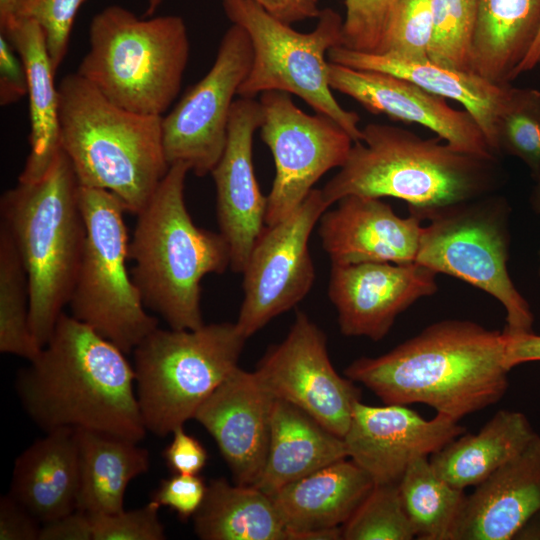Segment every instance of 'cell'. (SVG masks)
Returning <instances> with one entry per match:
<instances>
[{"label":"cell","mask_w":540,"mask_h":540,"mask_svg":"<svg viewBox=\"0 0 540 540\" xmlns=\"http://www.w3.org/2000/svg\"><path fill=\"white\" fill-rule=\"evenodd\" d=\"M16 390L45 432L87 429L135 442L147 432L125 353L64 312L46 345L19 370Z\"/></svg>","instance_id":"obj_1"},{"label":"cell","mask_w":540,"mask_h":540,"mask_svg":"<svg viewBox=\"0 0 540 540\" xmlns=\"http://www.w3.org/2000/svg\"><path fill=\"white\" fill-rule=\"evenodd\" d=\"M505 349L503 331L446 319L381 356L354 360L344 374L385 404H426L460 420L505 395Z\"/></svg>","instance_id":"obj_2"},{"label":"cell","mask_w":540,"mask_h":540,"mask_svg":"<svg viewBox=\"0 0 540 540\" xmlns=\"http://www.w3.org/2000/svg\"><path fill=\"white\" fill-rule=\"evenodd\" d=\"M443 141L369 123L322 194L330 206L348 195L401 199L410 214L422 220L443 208L490 195L498 180L497 160L460 152Z\"/></svg>","instance_id":"obj_3"},{"label":"cell","mask_w":540,"mask_h":540,"mask_svg":"<svg viewBox=\"0 0 540 540\" xmlns=\"http://www.w3.org/2000/svg\"><path fill=\"white\" fill-rule=\"evenodd\" d=\"M57 87L60 147L79 185L113 193L137 215L170 168L163 116L120 108L77 72L65 75Z\"/></svg>","instance_id":"obj_4"},{"label":"cell","mask_w":540,"mask_h":540,"mask_svg":"<svg viewBox=\"0 0 540 540\" xmlns=\"http://www.w3.org/2000/svg\"><path fill=\"white\" fill-rule=\"evenodd\" d=\"M80 185L61 149L45 174L18 184L0 199L1 223L11 233L26 269L29 324L39 348L46 345L68 305L86 242Z\"/></svg>","instance_id":"obj_5"},{"label":"cell","mask_w":540,"mask_h":540,"mask_svg":"<svg viewBox=\"0 0 540 540\" xmlns=\"http://www.w3.org/2000/svg\"><path fill=\"white\" fill-rule=\"evenodd\" d=\"M185 163L172 164L137 221L129 242L132 279L145 307L172 329L204 325L201 280L230 267V249L220 232L195 225L185 204Z\"/></svg>","instance_id":"obj_6"},{"label":"cell","mask_w":540,"mask_h":540,"mask_svg":"<svg viewBox=\"0 0 540 540\" xmlns=\"http://www.w3.org/2000/svg\"><path fill=\"white\" fill-rule=\"evenodd\" d=\"M190 55L182 17L139 18L120 5L94 15L77 73L125 110L164 116L177 98Z\"/></svg>","instance_id":"obj_7"},{"label":"cell","mask_w":540,"mask_h":540,"mask_svg":"<svg viewBox=\"0 0 540 540\" xmlns=\"http://www.w3.org/2000/svg\"><path fill=\"white\" fill-rule=\"evenodd\" d=\"M246 337L236 323L160 329L132 351L136 395L147 431L164 437L193 419L238 366Z\"/></svg>","instance_id":"obj_8"},{"label":"cell","mask_w":540,"mask_h":540,"mask_svg":"<svg viewBox=\"0 0 540 540\" xmlns=\"http://www.w3.org/2000/svg\"><path fill=\"white\" fill-rule=\"evenodd\" d=\"M222 7L231 23L246 31L252 46L251 67L239 97L255 98L267 91L294 94L338 123L353 142L361 140L359 115L345 110L329 85L327 55L343 43V18L338 12L321 9L315 28L302 33L252 0H222Z\"/></svg>","instance_id":"obj_9"},{"label":"cell","mask_w":540,"mask_h":540,"mask_svg":"<svg viewBox=\"0 0 540 540\" xmlns=\"http://www.w3.org/2000/svg\"><path fill=\"white\" fill-rule=\"evenodd\" d=\"M79 201L86 242L68 303L71 315L128 354L158 327V320L147 312L127 268V211L103 189L80 186Z\"/></svg>","instance_id":"obj_10"},{"label":"cell","mask_w":540,"mask_h":540,"mask_svg":"<svg viewBox=\"0 0 540 540\" xmlns=\"http://www.w3.org/2000/svg\"><path fill=\"white\" fill-rule=\"evenodd\" d=\"M510 207L486 195L443 208L423 226L415 262L483 290L506 311L509 335L531 333L534 316L507 268Z\"/></svg>","instance_id":"obj_11"},{"label":"cell","mask_w":540,"mask_h":540,"mask_svg":"<svg viewBox=\"0 0 540 540\" xmlns=\"http://www.w3.org/2000/svg\"><path fill=\"white\" fill-rule=\"evenodd\" d=\"M259 102L260 137L275 163L265 215V224L272 226L289 216L326 172L344 165L354 142L330 117L302 111L289 93L267 91Z\"/></svg>","instance_id":"obj_12"},{"label":"cell","mask_w":540,"mask_h":540,"mask_svg":"<svg viewBox=\"0 0 540 540\" xmlns=\"http://www.w3.org/2000/svg\"><path fill=\"white\" fill-rule=\"evenodd\" d=\"M252 54L248 34L232 24L221 38L210 70L162 117L163 147L170 166L182 162L196 176L211 173L224 152L234 97L249 73Z\"/></svg>","instance_id":"obj_13"},{"label":"cell","mask_w":540,"mask_h":540,"mask_svg":"<svg viewBox=\"0 0 540 540\" xmlns=\"http://www.w3.org/2000/svg\"><path fill=\"white\" fill-rule=\"evenodd\" d=\"M329 203L312 189L286 218L265 226L243 270L244 297L236 325L249 338L309 293L315 270L310 235Z\"/></svg>","instance_id":"obj_14"},{"label":"cell","mask_w":540,"mask_h":540,"mask_svg":"<svg viewBox=\"0 0 540 540\" xmlns=\"http://www.w3.org/2000/svg\"><path fill=\"white\" fill-rule=\"evenodd\" d=\"M255 373L275 399L299 407L342 438L354 405L361 401L355 382L334 369L326 335L301 311L285 339L266 352Z\"/></svg>","instance_id":"obj_15"},{"label":"cell","mask_w":540,"mask_h":540,"mask_svg":"<svg viewBox=\"0 0 540 540\" xmlns=\"http://www.w3.org/2000/svg\"><path fill=\"white\" fill-rule=\"evenodd\" d=\"M458 421L440 413L426 420L406 405L358 401L343 436L347 457L374 484H398L413 460L431 456L466 432Z\"/></svg>","instance_id":"obj_16"},{"label":"cell","mask_w":540,"mask_h":540,"mask_svg":"<svg viewBox=\"0 0 540 540\" xmlns=\"http://www.w3.org/2000/svg\"><path fill=\"white\" fill-rule=\"evenodd\" d=\"M436 276L417 262L332 264L328 296L341 333L381 340L399 314L437 292Z\"/></svg>","instance_id":"obj_17"},{"label":"cell","mask_w":540,"mask_h":540,"mask_svg":"<svg viewBox=\"0 0 540 540\" xmlns=\"http://www.w3.org/2000/svg\"><path fill=\"white\" fill-rule=\"evenodd\" d=\"M328 75L332 90L353 98L367 111L424 126L460 152L497 160L474 118L466 110L452 108L445 98L380 71L329 62Z\"/></svg>","instance_id":"obj_18"},{"label":"cell","mask_w":540,"mask_h":540,"mask_svg":"<svg viewBox=\"0 0 540 540\" xmlns=\"http://www.w3.org/2000/svg\"><path fill=\"white\" fill-rule=\"evenodd\" d=\"M263 123V111L254 98L233 102L224 152L211 171L216 187L220 233L230 249V268L242 273L250 252L263 231L267 197L254 172L253 136Z\"/></svg>","instance_id":"obj_19"},{"label":"cell","mask_w":540,"mask_h":540,"mask_svg":"<svg viewBox=\"0 0 540 540\" xmlns=\"http://www.w3.org/2000/svg\"><path fill=\"white\" fill-rule=\"evenodd\" d=\"M275 397L254 372L236 366L196 411L234 482L254 485L265 465Z\"/></svg>","instance_id":"obj_20"},{"label":"cell","mask_w":540,"mask_h":540,"mask_svg":"<svg viewBox=\"0 0 540 540\" xmlns=\"http://www.w3.org/2000/svg\"><path fill=\"white\" fill-rule=\"evenodd\" d=\"M319 220L322 247L332 264L415 262L423 221L399 217L380 198L348 195Z\"/></svg>","instance_id":"obj_21"},{"label":"cell","mask_w":540,"mask_h":540,"mask_svg":"<svg viewBox=\"0 0 540 540\" xmlns=\"http://www.w3.org/2000/svg\"><path fill=\"white\" fill-rule=\"evenodd\" d=\"M328 61L354 69L380 71L409 80L430 93L461 104L476 121L496 156L501 151L498 127L515 101L520 88L495 83L473 71L448 68L429 59L411 61L386 55L363 53L337 46Z\"/></svg>","instance_id":"obj_22"},{"label":"cell","mask_w":540,"mask_h":540,"mask_svg":"<svg viewBox=\"0 0 540 540\" xmlns=\"http://www.w3.org/2000/svg\"><path fill=\"white\" fill-rule=\"evenodd\" d=\"M540 511V435L466 496L453 540H512Z\"/></svg>","instance_id":"obj_23"},{"label":"cell","mask_w":540,"mask_h":540,"mask_svg":"<svg viewBox=\"0 0 540 540\" xmlns=\"http://www.w3.org/2000/svg\"><path fill=\"white\" fill-rule=\"evenodd\" d=\"M79 482L76 431L60 428L17 457L9 494L43 524L76 509Z\"/></svg>","instance_id":"obj_24"},{"label":"cell","mask_w":540,"mask_h":540,"mask_svg":"<svg viewBox=\"0 0 540 540\" xmlns=\"http://www.w3.org/2000/svg\"><path fill=\"white\" fill-rule=\"evenodd\" d=\"M347 458L342 437L299 407L275 399L265 465L252 486L268 495L331 463Z\"/></svg>","instance_id":"obj_25"},{"label":"cell","mask_w":540,"mask_h":540,"mask_svg":"<svg viewBox=\"0 0 540 540\" xmlns=\"http://www.w3.org/2000/svg\"><path fill=\"white\" fill-rule=\"evenodd\" d=\"M373 486L370 476L345 458L282 487L271 497L288 534L342 526Z\"/></svg>","instance_id":"obj_26"},{"label":"cell","mask_w":540,"mask_h":540,"mask_svg":"<svg viewBox=\"0 0 540 540\" xmlns=\"http://www.w3.org/2000/svg\"><path fill=\"white\" fill-rule=\"evenodd\" d=\"M3 34L21 58L27 77L30 135L28 153L18 182H33L42 177L60 150L58 87L55 70L40 25L19 18Z\"/></svg>","instance_id":"obj_27"},{"label":"cell","mask_w":540,"mask_h":540,"mask_svg":"<svg viewBox=\"0 0 540 540\" xmlns=\"http://www.w3.org/2000/svg\"><path fill=\"white\" fill-rule=\"evenodd\" d=\"M536 435L525 414L499 410L477 433L454 438L429 461L438 476L464 490L482 483Z\"/></svg>","instance_id":"obj_28"},{"label":"cell","mask_w":540,"mask_h":540,"mask_svg":"<svg viewBox=\"0 0 540 540\" xmlns=\"http://www.w3.org/2000/svg\"><path fill=\"white\" fill-rule=\"evenodd\" d=\"M80 482L76 509L88 514L124 510L128 484L149 469V452L138 442L87 429H75Z\"/></svg>","instance_id":"obj_29"},{"label":"cell","mask_w":540,"mask_h":540,"mask_svg":"<svg viewBox=\"0 0 540 540\" xmlns=\"http://www.w3.org/2000/svg\"><path fill=\"white\" fill-rule=\"evenodd\" d=\"M540 30V0H477L472 70L510 83Z\"/></svg>","instance_id":"obj_30"},{"label":"cell","mask_w":540,"mask_h":540,"mask_svg":"<svg viewBox=\"0 0 540 540\" xmlns=\"http://www.w3.org/2000/svg\"><path fill=\"white\" fill-rule=\"evenodd\" d=\"M202 540H286L287 529L272 497L252 485L210 480L193 516Z\"/></svg>","instance_id":"obj_31"},{"label":"cell","mask_w":540,"mask_h":540,"mask_svg":"<svg viewBox=\"0 0 540 540\" xmlns=\"http://www.w3.org/2000/svg\"><path fill=\"white\" fill-rule=\"evenodd\" d=\"M403 507L419 540H453L466 499L436 474L428 457L413 460L398 483Z\"/></svg>","instance_id":"obj_32"},{"label":"cell","mask_w":540,"mask_h":540,"mask_svg":"<svg viewBox=\"0 0 540 540\" xmlns=\"http://www.w3.org/2000/svg\"><path fill=\"white\" fill-rule=\"evenodd\" d=\"M30 292L25 266L8 228L0 223V352L32 360L41 348L29 324Z\"/></svg>","instance_id":"obj_33"},{"label":"cell","mask_w":540,"mask_h":540,"mask_svg":"<svg viewBox=\"0 0 540 540\" xmlns=\"http://www.w3.org/2000/svg\"><path fill=\"white\" fill-rule=\"evenodd\" d=\"M432 39L428 59L444 67L473 71L477 0H430Z\"/></svg>","instance_id":"obj_34"},{"label":"cell","mask_w":540,"mask_h":540,"mask_svg":"<svg viewBox=\"0 0 540 540\" xmlns=\"http://www.w3.org/2000/svg\"><path fill=\"white\" fill-rule=\"evenodd\" d=\"M415 533L403 507L398 484H374L342 525L345 540H411Z\"/></svg>","instance_id":"obj_35"},{"label":"cell","mask_w":540,"mask_h":540,"mask_svg":"<svg viewBox=\"0 0 540 540\" xmlns=\"http://www.w3.org/2000/svg\"><path fill=\"white\" fill-rule=\"evenodd\" d=\"M431 39L430 0H395L374 54L411 61L426 60Z\"/></svg>","instance_id":"obj_36"},{"label":"cell","mask_w":540,"mask_h":540,"mask_svg":"<svg viewBox=\"0 0 540 540\" xmlns=\"http://www.w3.org/2000/svg\"><path fill=\"white\" fill-rule=\"evenodd\" d=\"M501 152L523 161L534 177L540 170V91L520 88L498 127Z\"/></svg>","instance_id":"obj_37"},{"label":"cell","mask_w":540,"mask_h":540,"mask_svg":"<svg viewBox=\"0 0 540 540\" xmlns=\"http://www.w3.org/2000/svg\"><path fill=\"white\" fill-rule=\"evenodd\" d=\"M85 0H24L19 18L36 21L45 35L55 71L63 62L69 47L71 30L80 6Z\"/></svg>","instance_id":"obj_38"},{"label":"cell","mask_w":540,"mask_h":540,"mask_svg":"<svg viewBox=\"0 0 540 540\" xmlns=\"http://www.w3.org/2000/svg\"><path fill=\"white\" fill-rule=\"evenodd\" d=\"M395 0H344L342 46L376 53Z\"/></svg>","instance_id":"obj_39"},{"label":"cell","mask_w":540,"mask_h":540,"mask_svg":"<svg viewBox=\"0 0 540 540\" xmlns=\"http://www.w3.org/2000/svg\"><path fill=\"white\" fill-rule=\"evenodd\" d=\"M160 506L151 501L145 506L112 514L90 515L93 540H164L165 529L159 519Z\"/></svg>","instance_id":"obj_40"},{"label":"cell","mask_w":540,"mask_h":540,"mask_svg":"<svg viewBox=\"0 0 540 540\" xmlns=\"http://www.w3.org/2000/svg\"><path fill=\"white\" fill-rule=\"evenodd\" d=\"M207 491L204 479L197 475L176 474L162 479L151 496V501L176 512L178 518L186 521L193 518L200 508Z\"/></svg>","instance_id":"obj_41"},{"label":"cell","mask_w":540,"mask_h":540,"mask_svg":"<svg viewBox=\"0 0 540 540\" xmlns=\"http://www.w3.org/2000/svg\"><path fill=\"white\" fill-rule=\"evenodd\" d=\"M173 438L162 452L167 467L176 474L197 475L205 467L208 453L200 441L187 434L183 426L175 428Z\"/></svg>","instance_id":"obj_42"},{"label":"cell","mask_w":540,"mask_h":540,"mask_svg":"<svg viewBox=\"0 0 540 540\" xmlns=\"http://www.w3.org/2000/svg\"><path fill=\"white\" fill-rule=\"evenodd\" d=\"M42 523L11 494L0 498V539L39 540Z\"/></svg>","instance_id":"obj_43"},{"label":"cell","mask_w":540,"mask_h":540,"mask_svg":"<svg viewBox=\"0 0 540 540\" xmlns=\"http://www.w3.org/2000/svg\"><path fill=\"white\" fill-rule=\"evenodd\" d=\"M27 94L25 68L10 41L0 35V104L7 106Z\"/></svg>","instance_id":"obj_44"},{"label":"cell","mask_w":540,"mask_h":540,"mask_svg":"<svg viewBox=\"0 0 540 540\" xmlns=\"http://www.w3.org/2000/svg\"><path fill=\"white\" fill-rule=\"evenodd\" d=\"M39 540H93L88 513L74 511L42 524Z\"/></svg>","instance_id":"obj_45"},{"label":"cell","mask_w":540,"mask_h":540,"mask_svg":"<svg viewBox=\"0 0 540 540\" xmlns=\"http://www.w3.org/2000/svg\"><path fill=\"white\" fill-rule=\"evenodd\" d=\"M275 18L293 24L320 14V0H252Z\"/></svg>","instance_id":"obj_46"},{"label":"cell","mask_w":540,"mask_h":540,"mask_svg":"<svg viewBox=\"0 0 540 540\" xmlns=\"http://www.w3.org/2000/svg\"><path fill=\"white\" fill-rule=\"evenodd\" d=\"M505 335V361L510 370L525 362L540 361V335L533 332L516 335L505 333Z\"/></svg>","instance_id":"obj_47"},{"label":"cell","mask_w":540,"mask_h":540,"mask_svg":"<svg viewBox=\"0 0 540 540\" xmlns=\"http://www.w3.org/2000/svg\"><path fill=\"white\" fill-rule=\"evenodd\" d=\"M340 539H342V526L289 532L287 534V540H340Z\"/></svg>","instance_id":"obj_48"},{"label":"cell","mask_w":540,"mask_h":540,"mask_svg":"<svg viewBox=\"0 0 540 540\" xmlns=\"http://www.w3.org/2000/svg\"><path fill=\"white\" fill-rule=\"evenodd\" d=\"M24 0H0V30L7 32L19 20Z\"/></svg>","instance_id":"obj_49"},{"label":"cell","mask_w":540,"mask_h":540,"mask_svg":"<svg viewBox=\"0 0 540 540\" xmlns=\"http://www.w3.org/2000/svg\"><path fill=\"white\" fill-rule=\"evenodd\" d=\"M540 65V30L535 38L530 50L515 72V78L529 72Z\"/></svg>","instance_id":"obj_50"},{"label":"cell","mask_w":540,"mask_h":540,"mask_svg":"<svg viewBox=\"0 0 540 540\" xmlns=\"http://www.w3.org/2000/svg\"><path fill=\"white\" fill-rule=\"evenodd\" d=\"M514 539L540 540V511L533 514L518 530Z\"/></svg>","instance_id":"obj_51"},{"label":"cell","mask_w":540,"mask_h":540,"mask_svg":"<svg viewBox=\"0 0 540 540\" xmlns=\"http://www.w3.org/2000/svg\"><path fill=\"white\" fill-rule=\"evenodd\" d=\"M534 179H535V186L533 188L532 195H531V204H532L533 209L540 215V170L534 176ZM539 261H540V250H539ZM538 273L540 275V263H539Z\"/></svg>","instance_id":"obj_52"},{"label":"cell","mask_w":540,"mask_h":540,"mask_svg":"<svg viewBox=\"0 0 540 540\" xmlns=\"http://www.w3.org/2000/svg\"><path fill=\"white\" fill-rule=\"evenodd\" d=\"M163 0H146L145 16L150 17L158 10Z\"/></svg>","instance_id":"obj_53"}]
</instances>
